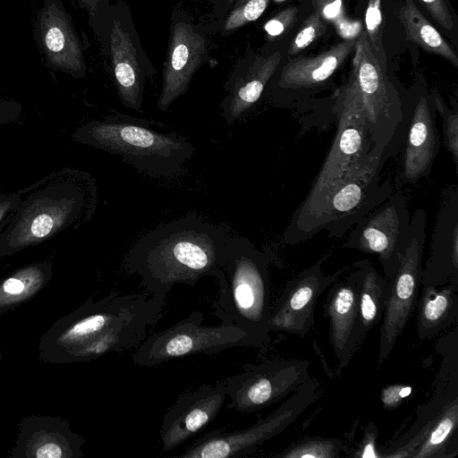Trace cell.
<instances>
[{
	"instance_id": "cell-17",
	"label": "cell",
	"mask_w": 458,
	"mask_h": 458,
	"mask_svg": "<svg viewBox=\"0 0 458 458\" xmlns=\"http://www.w3.org/2000/svg\"><path fill=\"white\" fill-rule=\"evenodd\" d=\"M325 255L289 280L280 298L270 310L269 329L305 337L315 323V310L320 295L347 269L326 275Z\"/></svg>"
},
{
	"instance_id": "cell-22",
	"label": "cell",
	"mask_w": 458,
	"mask_h": 458,
	"mask_svg": "<svg viewBox=\"0 0 458 458\" xmlns=\"http://www.w3.org/2000/svg\"><path fill=\"white\" fill-rule=\"evenodd\" d=\"M439 134L431 98L419 90L409 100V116L403 146L401 180L416 183L431 171L439 151Z\"/></svg>"
},
{
	"instance_id": "cell-24",
	"label": "cell",
	"mask_w": 458,
	"mask_h": 458,
	"mask_svg": "<svg viewBox=\"0 0 458 458\" xmlns=\"http://www.w3.org/2000/svg\"><path fill=\"white\" fill-rule=\"evenodd\" d=\"M281 62L276 51L239 61L225 84V97L220 103L222 116L228 125L241 119L260 98Z\"/></svg>"
},
{
	"instance_id": "cell-35",
	"label": "cell",
	"mask_w": 458,
	"mask_h": 458,
	"mask_svg": "<svg viewBox=\"0 0 458 458\" xmlns=\"http://www.w3.org/2000/svg\"><path fill=\"white\" fill-rule=\"evenodd\" d=\"M381 0H369L365 13L366 34L373 52L386 65V55L382 45Z\"/></svg>"
},
{
	"instance_id": "cell-4",
	"label": "cell",
	"mask_w": 458,
	"mask_h": 458,
	"mask_svg": "<svg viewBox=\"0 0 458 458\" xmlns=\"http://www.w3.org/2000/svg\"><path fill=\"white\" fill-rule=\"evenodd\" d=\"M85 174L72 168L37 181L22 197L14 216L0 233V259L38 245L90 218L92 208Z\"/></svg>"
},
{
	"instance_id": "cell-5",
	"label": "cell",
	"mask_w": 458,
	"mask_h": 458,
	"mask_svg": "<svg viewBox=\"0 0 458 458\" xmlns=\"http://www.w3.org/2000/svg\"><path fill=\"white\" fill-rule=\"evenodd\" d=\"M72 139L119 156L139 173L157 179L179 174L196 151L175 132L156 131L144 119L120 114L79 126Z\"/></svg>"
},
{
	"instance_id": "cell-1",
	"label": "cell",
	"mask_w": 458,
	"mask_h": 458,
	"mask_svg": "<svg viewBox=\"0 0 458 458\" xmlns=\"http://www.w3.org/2000/svg\"><path fill=\"white\" fill-rule=\"evenodd\" d=\"M165 299L112 293L85 301L40 336L38 360L52 364L89 361L138 347L162 317Z\"/></svg>"
},
{
	"instance_id": "cell-26",
	"label": "cell",
	"mask_w": 458,
	"mask_h": 458,
	"mask_svg": "<svg viewBox=\"0 0 458 458\" xmlns=\"http://www.w3.org/2000/svg\"><path fill=\"white\" fill-rule=\"evenodd\" d=\"M416 334L420 339H431L458 318V284L422 288L416 306Z\"/></svg>"
},
{
	"instance_id": "cell-10",
	"label": "cell",
	"mask_w": 458,
	"mask_h": 458,
	"mask_svg": "<svg viewBox=\"0 0 458 458\" xmlns=\"http://www.w3.org/2000/svg\"><path fill=\"white\" fill-rule=\"evenodd\" d=\"M319 382L310 377L267 417L240 430L208 432L179 454L182 458L241 457L283 432L318 398Z\"/></svg>"
},
{
	"instance_id": "cell-15",
	"label": "cell",
	"mask_w": 458,
	"mask_h": 458,
	"mask_svg": "<svg viewBox=\"0 0 458 458\" xmlns=\"http://www.w3.org/2000/svg\"><path fill=\"white\" fill-rule=\"evenodd\" d=\"M382 169L361 172L338 185L326 200L313 228V237L326 231L329 238L343 237L393 190L381 180Z\"/></svg>"
},
{
	"instance_id": "cell-20",
	"label": "cell",
	"mask_w": 458,
	"mask_h": 458,
	"mask_svg": "<svg viewBox=\"0 0 458 458\" xmlns=\"http://www.w3.org/2000/svg\"><path fill=\"white\" fill-rule=\"evenodd\" d=\"M458 284V187L445 189L438 206L420 286Z\"/></svg>"
},
{
	"instance_id": "cell-19",
	"label": "cell",
	"mask_w": 458,
	"mask_h": 458,
	"mask_svg": "<svg viewBox=\"0 0 458 458\" xmlns=\"http://www.w3.org/2000/svg\"><path fill=\"white\" fill-rule=\"evenodd\" d=\"M223 380L181 394L165 413L160 427L162 451L170 452L204 428L225 403Z\"/></svg>"
},
{
	"instance_id": "cell-14",
	"label": "cell",
	"mask_w": 458,
	"mask_h": 458,
	"mask_svg": "<svg viewBox=\"0 0 458 458\" xmlns=\"http://www.w3.org/2000/svg\"><path fill=\"white\" fill-rule=\"evenodd\" d=\"M157 108L165 112L188 90L193 75L208 61L209 40L204 27L185 10L174 7Z\"/></svg>"
},
{
	"instance_id": "cell-36",
	"label": "cell",
	"mask_w": 458,
	"mask_h": 458,
	"mask_svg": "<svg viewBox=\"0 0 458 458\" xmlns=\"http://www.w3.org/2000/svg\"><path fill=\"white\" fill-rule=\"evenodd\" d=\"M326 30L325 21L318 13H311L303 22L301 30L292 40L288 48L289 55H295L310 46L321 36Z\"/></svg>"
},
{
	"instance_id": "cell-45",
	"label": "cell",
	"mask_w": 458,
	"mask_h": 458,
	"mask_svg": "<svg viewBox=\"0 0 458 458\" xmlns=\"http://www.w3.org/2000/svg\"><path fill=\"white\" fill-rule=\"evenodd\" d=\"M410 392H411L410 387H407V386L399 387V389L395 393L396 394H394V396L400 395L402 397H405L406 395H408L410 394ZM391 394H394L391 387L386 389L383 392L382 400L386 406H393V405H394V403H398L400 400H402L398 396H397V398L393 399Z\"/></svg>"
},
{
	"instance_id": "cell-46",
	"label": "cell",
	"mask_w": 458,
	"mask_h": 458,
	"mask_svg": "<svg viewBox=\"0 0 458 458\" xmlns=\"http://www.w3.org/2000/svg\"><path fill=\"white\" fill-rule=\"evenodd\" d=\"M1 360H2V352H1V350H0V362H1Z\"/></svg>"
},
{
	"instance_id": "cell-42",
	"label": "cell",
	"mask_w": 458,
	"mask_h": 458,
	"mask_svg": "<svg viewBox=\"0 0 458 458\" xmlns=\"http://www.w3.org/2000/svg\"><path fill=\"white\" fill-rule=\"evenodd\" d=\"M21 109L20 102L0 98V125L16 123L21 118Z\"/></svg>"
},
{
	"instance_id": "cell-41",
	"label": "cell",
	"mask_w": 458,
	"mask_h": 458,
	"mask_svg": "<svg viewBox=\"0 0 458 458\" xmlns=\"http://www.w3.org/2000/svg\"><path fill=\"white\" fill-rule=\"evenodd\" d=\"M332 23L338 35L344 40H352L361 33L362 24L360 20H350L343 15Z\"/></svg>"
},
{
	"instance_id": "cell-47",
	"label": "cell",
	"mask_w": 458,
	"mask_h": 458,
	"mask_svg": "<svg viewBox=\"0 0 458 458\" xmlns=\"http://www.w3.org/2000/svg\"><path fill=\"white\" fill-rule=\"evenodd\" d=\"M275 1H277V2H282V1H284V0H275Z\"/></svg>"
},
{
	"instance_id": "cell-8",
	"label": "cell",
	"mask_w": 458,
	"mask_h": 458,
	"mask_svg": "<svg viewBox=\"0 0 458 458\" xmlns=\"http://www.w3.org/2000/svg\"><path fill=\"white\" fill-rule=\"evenodd\" d=\"M203 314L195 310L174 325L153 333L136 348L132 361L154 367L169 360L196 354H213L233 347H260L255 335L233 326L202 325Z\"/></svg>"
},
{
	"instance_id": "cell-9",
	"label": "cell",
	"mask_w": 458,
	"mask_h": 458,
	"mask_svg": "<svg viewBox=\"0 0 458 458\" xmlns=\"http://www.w3.org/2000/svg\"><path fill=\"white\" fill-rule=\"evenodd\" d=\"M426 211L422 208L416 209L411 216L406 243L397 269L388 281L386 303L380 322L378 367L393 352L416 306L426 242Z\"/></svg>"
},
{
	"instance_id": "cell-16",
	"label": "cell",
	"mask_w": 458,
	"mask_h": 458,
	"mask_svg": "<svg viewBox=\"0 0 458 458\" xmlns=\"http://www.w3.org/2000/svg\"><path fill=\"white\" fill-rule=\"evenodd\" d=\"M33 35L46 65L75 79L87 72L82 43L62 0H43L36 13Z\"/></svg>"
},
{
	"instance_id": "cell-44",
	"label": "cell",
	"mask_w": 458,
	"mask_h": 458,
	"mask_svg": "<svg viewBox=\"0 0 458 458\" xmlns=\"http://www.w3.org/2000/svg\"><path fill=\"white\" fill-rule=\"evenodd\" d=\"M210 3L214 8L212 18L215 21L225 16L229 11L234 0H206Z\"/></svg>"
},
{
	"instance_id": "cell-40",
	"label": "cell",
	"mask_w": 458,
	"mask_h": 458,
	"mask_svg": "<svg viewBox=\"0 0 458 458\" xmlns=\"http://www.w3.org/2000/svg\"><path fill=\"white\" fill-rule=\"evenodd\" d=\"M315 12L327 21L333 22L344 15L342 0H311Z\"/></svg>"
},
{
	"instance_id": "cell-27",
	"label": "cell",
	"mask_w": 458,
	"mask_h": 458,
	"mask_svg": "<svg viewBox=\"0 0 458 458\" xmlns=\"http://www.w3.org/2000/svg\"><path fill=\"white\" fill-rule=\"evenodd\" d=\"M53 276L49 259L21 267L0 279V315L16 309L37 295Z\"/></svg>"
},
{
	"instance_id": "cell-30",
	"label": "cell",
	"mask_w": 458,
	"mask_h": 458,
	"mask_svg": "<svg viewBox=\"0 0 458 458\" xmlns=\"http://www.w3.org/2000/svg\"><path fill=\"white\" fill-rule=\"evenodd\" d=\"M458 427V397L450 402L441 411L437 420L428 431L411 457H444L451 439Z\"/></svg>"
},
{
	"instance_id": "cell-12",
	"label": "cell",
	"mask_w": 458,
	"mask_h": 458,
	"mask_svg": "<svg viewBox=\"0 0 458 458\" xmlns=\"http://www.w3.org/2000/svg\"><path fill=\"white\" fill-rule=\"evenodd\" d=\"M309 368L308 361L295 359L248 364L242 371L223 380L229 398L227 407L249 413L276 403L310 377Z\"/></svg>"
},
{
	"instance_id": "cell-34",
	"label": "cell",
	"mask_w": 458,
	"mask_h": 458,
	"mask_svg": "<svg viewBox=\"0 0 458 458\" xmlns=\"http://www.w3.org/2000/svg\"><path fill=\"white\" fill-rule=\"evenodd\" d=\"M88 16V23L100 46L109 32L111 0H75Z\"/></svg>"
},
{
	"instance_id": "cell-38",
	"label": "cell",
	"mask_w": 458,
	"mask_h": 458,
	"mask_svg": "<svg viewBox=\"0 0 458 458\" xmlns=\"http://www.w3.org/2000/svg\"><path fill=\"white\" fill-rule=\"evenodd\" d=\"M298 8L289 6L268 20L264 25V30L272 38L281 36L296 21Z\"/></svg>"
},
{
	"instance_id": "cell-11",
	"label": "cell",
	"mask_w": 458,
	"mask_h": 458,
	"mask_svg": "<svg viewBox=\"0 0 458 458\" xmlns=\"http://www.w3.org/2000/svg\"><path fill=\"white\" fill-rule=\"evenodd\" d=\"M101 48L110 59L122 105L140 111L146 80L157 70L142 47L128 5L122 1L111 5L109 32Z\"/></svg>"
},
{
	"instance_id": "cell-31",
	"label": "cell",
	"mask_w": 458,
	"mask_h": 458,
	"mask_svg": "<svg viewBox=\"0 0 458 458\" xmlns=\"http://www.w3.org/2000/svg\"><path fill=\"white\" fill-rule=\"evenodd\" d=\"M269 0H246L243 3L233 7L229 12L213 21V23L203 26L208 34L218 33L223 37L242 27L243 25L258 20L265 12Z\"/></svg>"
},
{
	"instance_id": "cell-33",
	"label": "cell",
	"mask_w": 458,
	"mask_h": 458,
	"mask_svg": "<svg viewBox=\"0 0 458 458\" xmlns=\"http://www.w3.org/2000/svg\"><path fill=\"white\" fill-rule=\"evenodd\" d=\"M435 111H437L442 121L444 142L446 149L451 154L454 163L455 170L458 169V110L457 104L454 108L446 106L441 97L434 92L430 97Z\"/></svg>"
},
{
	"instance_id": "cell-28",
	"label": "cell",
	"mask_w": 458,
	"mask_h": 458,
	"mask_svg": "<svg viewBox=\"0 0 458 458\" xmlns=\"http://www.w3.org/2000/svg\"><path fill=\"white\" fill-rule=\"evenodd\" d=\"M363 276L359 291L360 334L365 339L370 329L381 322L388 293L389 282L369 259L361 260Z\"/></svg>"
},
{
	"instance_id": "cell-23",
	"label": "cell",
	"mask_w": 458,
	"mask_h": 458,
	"mask_svg": "<svg viewBox=\"0 0 458 458\" xmlns=\"http://www.w3.org/2000/svg\"><path fill=\"white\" fill-rule=\"evenodd\" d=\"M457 344L456 332L439 340L438 351L443 354V363L437 375V391L430 402L421 409L410 430L382 451L385 452L382 457H411L444 408L458 397Z\"/></svg>"
},
{
	"instance_id": "cell-43",
	"label": "cell",
	"mask_w": 458,
	"mask_h": 458,
	"mask_svg": "<svg viewBox=\"0 0 458 458\" xmlns=\"http://www.w3.org/2000/svg\"><path fill=\"white\" fill-rule=\"evenodd\" d=\"M377 436V430L374 423H369L365 433V438L360 449V453H358L355 456L360 457H379L380 454L377 453L375 445H376V438Z\"/></svg>"
},
{
	"instance_id": "cell-13",
	"label": "cell",
	"mask_w": 458,
	"mask_h": 458,
	"mask_svg": "<svg viewBox=\"0 0 458 458\" xmlns=\"http://www.w3.org/2000/svg\"><path fill=\"white\" fill-rule=\"evenodd\" d=\"M410 221L404 195L392 192L354 225L342 248L375 256L389 281L405 246Z\"/></svg>"
},
{
	"instance_id": "cell-37",
	"label": "cell",
	"mask_w": 458,
	"mask_h": 458,
	"mask_svg": "<svg viewBox=\"0 0 458 458\" xmlns=\"http://www.w3.org/2000/svg\"><path fill=\"white\" fill-rule=\"evenodd\" d=\"M37 184V182L13 192L0 191V233L10 223L22 197Z\"/></svg>"
},
{
	"instance_id": "cell-39",
	"label": "cell",
	"mask_w": 458,
	"mask_h": 458,
	"mask_svg": "<svg viewBox=\"0 0 458 458\" xmlns=\"http://www.w3.org/2000/svg\"><path fill=\"white\" fill-rule=\"evenodd\" d=\"M433 19L446 30L454 28L452 15L444 0H419Z\"/></svg>"
},
{
	"instance_id": "cell-2",
	"label": "cell",
	"mask_w": 458,
	"mask_h": 458,
	"mask_svg": "<svg viewBox=\"0 0 458 458\" xmlns=\"http://www.w3.org/2000/svg\"><path fill=\"white\" fill-rule=\"evenodd\" d=\"M226 228L189 215L139 238L124 257V268L141 277L145 291L162 298L178 284L191 287L222 268Z\"/></svg>"
},
{
	"instance_id": "cell-25",
	"label": "cell",
	"mask_w": 458,
	"mask_h": 458,
	"mask_svg": "<svg viewBox=\"0 0 458 458\" xmlns=\"http://www.w3.org/2000/svg\"><path fill=\"white\" fill-rule=\"evenodd\" d=\"M354 45L353 40H344L318 55L290 59L281 69L272 104L275 106L284 97L276 106L281 107L286 97H301V92L320 87L340 67Z\"/></svg>"
},
{
	"instance_id": "cell-7",
	"label": "cell",
	"mask_w": 458,
	"mask_h": 458,
	"mask_svg": "<svg viewBox=\"0 0 458 458\" xmlns=\"http://www.w3.org/2000/svg\"><path fill=\"white\" fill-rule=\"evenodd\" d=\"M350 72L367 116L375 146L389 159L403 146L409 116L405 99L377 57L366 32L354 45Z\"/></svg>"
},
{
	"instance_id": "cell-18",
	"label": "cell",
	"mask_w": 458,
	"mask_h": 458,
	"mask_svg": "<svg viewBox=\"0 0 458 458\" xmlns=\"http://www.w3.org/2000/svg\"><path fill=\"white\" fill-rule=\"evenodd\" d=\"M330 286L324 309L329 321V340L338 366L345 368L363 340L360 334L359 291L363 276L361 260L347 267Z\"/></svg>"
},
{
	"instance_id": "cell-32",
	"label": "cell",
	"mask_w": 458,
	"mask_h": 458,
	"mask_svg": "<svg viewBox=\"0 0 458 458\" xmlns=\"http://www.w3.org/2000/svg\"><path fill=\"white\" fill-rule=\"evenodd\" d=\"M344 444L336 438H310L279 454L283 458H335L340 455Z\"/></svg>"
},
{
	"instance_id": "cell-6",
	"label": "cell",
	"mask_w": 458,
	"mask_h": 458,
	"mask_svg": "<svg viewBox=\"0 0 458 458\" xmlns=\"http://www.w3.org/2000/svg\"><path fill=\"white\" fill-rule=\"evenodd\" d=\"M268 258L242 236H229L222 268L216 275L215 314L221 323L236 326L265 344L270 342Z\"/></svg>"
},
{
	"instance_id": "cell-21",
	"label": "cell",
	"mask_w": 458,
	"mask_h": 458,
	"mask_svg": "<svg viewBox=\"0 0 458 458\" xmlns=\"http://www.w3.org/2000/svg\"><path fill=\"white\" fill-rule=\"evenodd\" d=\"M85 437L66 420L50 415L24 416L19 423L11 458H81Z\"/></svg>"
},
{
	"instance_id": "cell-29",
	"label": "cell",
	"mask_w": 458,
	"mask_h": 458,
	"mask_svg": "<svg viewBox=\"0 0 458 458\" xmlns=\"http://www.w3.org/2000/svg\"><path fill=\"white\" fill-rule=\"evenodd\" d=\"M407 39L421 47L425 51L439 55L458 65V57L441 34L421 14L412 0H405L399 12Z\"/></svg>"
},
{
	"instance_id": "cell-3",
	"label": "cell",
	"mask_w": 458,
	"mask_h": 458,
	"mask_svg": "<svg viewBox=\"0 0 458 458\" xmlns=\"http://www.w3.org/2000/svg\"><path fill=\"white\" fill-rule=\"evenodd\" d=\"M336 133L308 194L293 211L283 241L295 245L313 238V228L329 195L342 182L388 160L374 144L367 116L352 77L334 93Z\"/></svg>"
}]
</instances>
